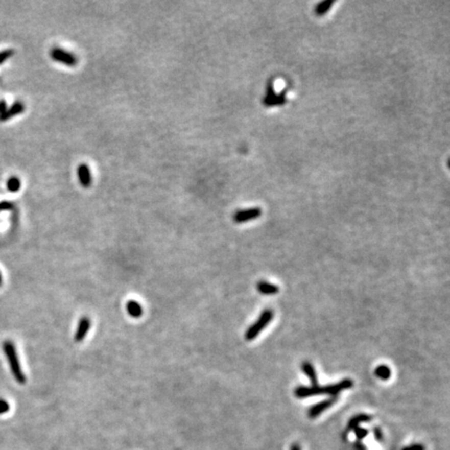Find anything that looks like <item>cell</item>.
I'll return each mask as SVG.
<instances>
[{
    "label": "cell",
    "mask_w": 450,
    "mask_h": 450,
    "mask_svg": "<svg viewBox=\"0 0 450 450\" xmlns=\"http://www.w3.org/2000/svg\"><path fill=\"white\" fill-rule=\"evenodd\" d=\"M353 387V381L350 378H344L342 381H340L337 384H330L324 387H320V386H311V387H297L295 389V396L299 399L302 398H306V397H311V396H318V395H329L330 397L333 396H338L339 393H341L342 391H345L348 389H351Z\"/></svg>",
    "instance_id": "1"
},
{
    "label": "cell",
    "mask_w": 450,
    "mask_h": 450,
    "mask_svg": "<svg viewBox=\"0 0 450 450\" xmlns=\"http://www.w3.org/2000/svg\"><path fill=\"white\" fill-rule=\"evenodd\" d=\"M4 350H5L6 357L8 359L9 364H10L11 371H12L15 380L20 385H24L26 383V376L24 375V373L22 371L20 361H19L16 348L14 346V344L12 343V341H6L4 343Z\"/></svg>",
    "instance_id": "2"
},
{
    "label": "cell",
    "mask_w": 450,
    "mask_h": 450,
    "mask_svg": "<svg viewBox=\"0 0 450 450\" xmlns=\"http://www.w3.org/2000/svg\"><path fill=\"white\" fill-rule=\"evenodd\" d=\"M273 311L270 309H266L262 312V314L259 315L258 319L251 325L248 327V329L246 330L245 334V338L247 341H252L254 340L260 333L262 330L267 327L268 324L272 321L273 319Z\"/></svg>",
    "instance_id": "3"
},
{
    "label": "cell",
    "mask_w": 450,
    "mask_h": 450,
    "mask_svg": "<svg viewBox=\"0 0 450 450\" xmlns=\"http://www.w3.org/2000/svg\"><path fill=\"white\" fill-rule=\"evenodd\" d=\"M51 58L56 62L62 63L67 66H75L77 64V59L75 56H73L70 52L62 49V48H54L51 50Z\"/></svg>",
    "instance_id": "4"
},
{
    "label": "cell",
    "mask_w": 450,
    "mask_h": 450,
    "mask_svg": "<svg viewBox=\"0 0 450 450\" xmlns=\"http://www.w3.org/2000/svg\"><path fill=\"white\" fill-rule=\"evenodd\" d=\"M262 215V209L259 207H253L248 209L238 210L233 215V221L235 223H244L247 221L254 220Z\"/></svg>",
    "instance_id": "5"
},
{
    "label": "cell",
    "mask_w": 450,
    "mask_h": 450,
    "mask_svg": "<svg viewBox=\"0 0 450 450\" xmlns=\"http://www.w3.org/2000/svg\"><path fill=\"white\" fill-rule=\"evenodd\" d=\"M337 400H338V396H333L328 399H325L321 402H318V404L312 406L307 411V416L312 419L317 418L318 416H320L323 412L328 410L331 406H334L337 402Z\"/></svg>",
    "instance_id": "6"
},
{
    "label": "cell",
    "mask_w": 450,
    "mask_h": 450,
    "mask_svg": "<svg viewBox=\"0 0 450 450\" xmlns=\"http://www.w3.org/2000/svg\"><path fill=\"white\" fill-rule=\"evenodd\" d=\"M90 327H91L90 318L87 316L83 317V318L78 322V325H77V328H76V331L74 335V341L77 343L82 342L87 337V334L89 333Z\"/></svg>",
    "instance_id": "7"
},
{
    "label": "cell",
    "mask_w": 450,
    "mask_h": 450,
    "mask_svg": "<svg viewBox=\"0 0 450 450\" xmlns=\"http://www.w3.org/2000/svg\"><path fill=\"white\" fill-rule=\"evenodd\" d=\"M78 179L84 188H89L92 183V175L87 164H81L77 169Z\"/></svg>",
    "instance_id": "8"
},
{
    "label": "cell",
    "mask_w": 450,
    "mask_h": 450,
    "mask_svg": "<svg viewBox=\"0 0 450 450\" xmlns=\"http://www.w3.org/2000/svg\"><path fill=\"white\" fill-rule=\"evenodd\" d=\"M285 102H286L285 93L277 95L274 89L272 88V86H270L268 89V96H266V98L264 99V103L268 105V107H274V105H280Z\"/></svg>",
    "instance_id": "9"
},
{
    "label": "cell",
    "mask_w": 450,
    "mask_h": 450,
    "mask_svg": "<svg viewBox=\"0 0 450 450\" xmlns=\"http://www.w3.org/2000/svg\"><path fill=\"white\" fill-rule=\"evenodd\" d=\"M24 110H25V108H24L22 102H16L12 105L10 109H7V111L5 113L0 114V121H7L16 115L23 113Z\"/></svg>",
    "instance_id": "10"
},
{
    "label": "cell",
    "mask_w": 450,
    "mask_h": 450,
    "mask_svg": "<svg viewBox=\"0 0 450 450\" xmlns=\"http://www.w3.org/2000/svg\"><path fill=\"white\" fill-rule=\"evenodd\" d=\"M256 289L258 292L263 295H274L277 294L279 288L273 283H270L268 281L260 280L256 283Z\"/></svg>",
    "instance_id": "11"
},
{
    "label": "cell",
    "mask_w": 450,
    "mask_h": 450,
    "mask_svg": "<svg viewBox=\"0 0 450 450\" xmlns=\"http://www.w3.org/2000/svg\"><path fill=\"white\" fill-rule=\"evenodd\" d=\"M301 369L303 373L306 375V377L311 381L312 386H318V376H317L316 370L313 366V364L309 361H305L301 365Z\"/></svg>",
    "instance_id": "12"
},
{
    "label": "cell",
    "mask_w": 450,
    "mask_h": 450,
    "mask_svg": "<svg viewBox=\"0 0 450 450\" xmlns=\"http://www.w3.org/2000/svg\"><path fill=\"white\" fill-rule=\"evenodd\" d=\"M126 311L128 313V315L132 318H140V317L143 315V307L142 305L135 301V300H129L126 303Z\"/></svg>",
    "instance_id": "13"
},
{
    "label": "cell",
    "mask_w": 450,
    "mask_h": 450,
    "mask_svg": "<svg viewBox=\"0 0 450 450\" xmlns=\"http://www.w3.org/2000/svg\"><path fill=\"white\" fill-rule=\"evenodd\" d=\"M371 420H372V417L370 416V415H366V414H359V415H356L354 417H352V418L348 421V427H347V429H348L349 431L354 430V429L359 428V425L361 424V423H363V422H370Z\"/></svg>",
    "instance_id": "14"
},
{
    "label": "cell",
    "mask_w": 450,
    "mask_h": 450,
    "mask_svg": "<svg viewBox=\"0 0 450 450\" xmlns=\"http://www.w3.org/2000/svg\"><path fill=\"white\" fill-rule=\"evenodd\" d=\"M374 374L382 381H388L391 377V369L387 365H380L375 368Z\"/></svg>",
    "instance_id": "15"
},
{
    "label": "cell",
    "mask_w": 450,
    "mask_h": 450,
    "mask_svg": "<svg viewBox=\"0 0 450 450\" xmlns=\"http://www.w3.org/2000/svg\"><path fill=\"white\" fill-rule=\"evenodd\" d=\"M333 5H334V2H322L318 6H316L315 13L318 16H322L329 11V9Z\"/></svg>",
    "instance_id": "16"
},
{
    "label": "cell",
    "mask_w": 450,
    "mask_h": 450,
    "mask_svg": "<svg viewBox=\"0 0 450 450\" xmlns=\"http://www.w3.org/2000/svg\"><path fill=\"white\" fill-rule=\"evenodd\" d=\"M7 187L11 192H17L21 187V181L18 177H11L7 182Z\"/></svg>",
    "instance_id": "17"
},
{
    "label": "cell",
    "mask_w": 450,
    "mask_h": 450,
    "mask_svg": "<svg viewBox=\"0 0 450 450\" xmlns=\"http://www.w3.org/2000/svg\"><path fill=\"white\" fill-rule=\"evenodd\" d=\"M13 55H14V50L13 49H7V50H4V51L0 52V64H3L4 62H6Z\"/></svg>",
    "instance_id": "18"
},
{
    "label": "cell",
    "mask_w": 450,
    "mask_h": 450,
    "mask_svg": "<svg viewBox=\"0 0 450 450\" xmlns=\"http://www.w3.org/2000/svg\"><path fill=\"white\" fill-rule=\"evenodd\" d=\"M353 431H354V435H356L357 439H359V440H362V439L366 438V437L368 436V434H369L368 430L363 429V428H360V427L357 428V429H354Z\"/></svg>",
    "instance_id": "19"
},
{
    "label": "cell",
    "mask_w": 450,
    "mask_h": 450,
    "mask_svg": "<svg viewBox=\"0 0 450 450\" xmlns=\"http://www.w3.org/2000/svg\"><path fill=\"white\" fill-rule=\"evenodd\" d=\"M9 411L10 405L5 399H0V414H6Z\"/></svg>",
    "instance_id": "20"
},
{
    "label": "cell",
    "mask_w": 450,
    "mask_h": 450,
    "mask_svg": "<svg viewBox=\"0 0 450 450\" xmlns=\"http://www.w3.org/2000/svg\"><path fill=\"white\" fill-rule=\"evenodd\" d=\"M373 435H374L375 440H377L378 442H382V441H383V439H384V435H383V433H382V431H381L380 428H374V429H373Z\"/></svg>",
    "instance_id": "21"
},
{
    "label": "cell",
    "mask_w": 450,
    "mask_h": 450,
    "mask_svg": "<svg viewBox=\"0 0 450 450\" xmlns=\"http://www.w3.org/2000/svg\"><path fill=\"white\" fill-rule=\"evenodd\" d=\"M11 209H13V204L12 203L7 202V201H4V202L0 203V211H2V210H11Z\"/></svg>",
    "instance_id": "22"
},
{
    "label": "cell",
    "mask_w": 450,
    "mask_h": 450,
    "mask_svg": "<svg viewBox=\"0 0 450 450\" xmlns=\"http://www.w3.org/2000/svg\"><path fill=\"white\" fill-rule=\"evenodd\" d=\"M402 450H424V446L421 444H414L408 447H405Z\"/></svg>",
    "instance_id": "23"
},
{
    "label": "cell",
    "mask_w": 450,
    "mask_h": 450,
    "mask_svg": "<svg viewBox=\"0 0 450 450\" xmlns=\"http://www.w3.org/2000/svg\"><path fill=\"white\" fill-rule=\"evenodd\" d=\"M7 104L5 101H0V114H3L7 111Z\"/></svg>",
    "instance_id": "24"
},
{
    "label": "cell",
    "mask_w": 450,
    "mask_h": 450,
    "mask_svg": "<svg viewBox=\"0 0 450 450\" xmlns=\"http://www.w3.org/2000/svg\"><path fill=\"white\" fill-rule=\"evenodd\" d=\"M291 450H301V448H300V446H299V445H297V444H294V445H292V446H291Z\"/></svg>",
    "instance_id": "25"
},
{
    "label": "cell",
    "mask_w": 450,
    "mask_h": 450,
    "mask_svg": "<svg viewBox=\"0 0 450 450\" xmlns=\"http://www.w3.org/2000/svg\"><path fill=\"white\" fill-rule=\"evenodd\" d=\"M2 280H3V277H2V273H0V285H2Z\"/></svg>",
    "instance_id": "26"
}]
</instances>
